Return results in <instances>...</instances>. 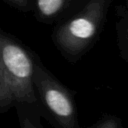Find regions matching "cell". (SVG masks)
Masks as SVG:
<instances>
[{"label":"cell","instance_id":"6da1fadb","mask_svg":"<svg viewBox=\"0 0 128 128\" xmlns=\"http://www.w3.org/2000/svg\"><path fill=\"white\" fill-rule=\"evenodd\" d=\"M31 54L0 30V110L37 102Z\"/></svg>","mask_w":128,"mask_h":128},{"label":"cell","instance_id":"8992f818","mask_svg":"<svg viewBox=\"0 0 128 128\" xmlns=\"http://www.w3.org/2000/svg\"><path fill=\"white\" fill-rule=\"evenodd\" d=\"M3 1L20 10H27L29 8V3H30V0H3Z\"/></svg>","mask_w":128,"mask_h":128},{"label":"cell","instance_id":"3957f363","mask_svg":"<svg viewBox=\"0 0 128 128\" xmlns=\"http://www.w3.org/2000/svg\"><path fill=\"white\" fill-rule=\"evenodd\" d=\"M33 84L42 104L57 125L63 128L79 127L73 95L40 63L34 65Z\"/></svg>","mask_w":128,"mask_h":128},{"label":"cell","instance_id":"277c9868","mask_svg":"<svg viewBox=\"0 0 128 128\" xmlns=\"http://www.w3.org/2000/svg\"><path fill=\"white\" fill-rule=\"evenodd\" d=\"M82 1L83 0H36V8L38 16H40L41 19L53 21L65 16L71 8H79Z\"/></svg>","mask_w":128,"mask_h":128},{"label":"cell","instance_id":"5b68a950","mask_svg":"<svg viewBox=\"0 0 128 128\" xmlns=\"http://www.w3.org/2000/svg\"><path fill=\"white\" fill-rule=\"evenodd\" d=\"M91 128H119L122 127L121 119L114 115L105 114L96 123L90 126Z\"/></svg>","mask_w":128,"mask_h":128},{"label":"cell","instance_id":"7a4b0ae2","mask_svg":"<svg viewBox=\"0 0 128 128\" xmlns=\"http://www.w3.org/2000/svg\"><path fill=\"white\" fill-rule=\"evenodd\" d=\"M110 2L87 0L76 14L55 29L53 42L68 61H76L94 44L105 22Z\"/></svg>","mask_w":128,"mask_h":128}]
</instances>
